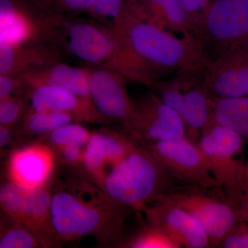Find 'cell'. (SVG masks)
Here are the masks:
<instances>
[{
    "mask_svg": "<svg viewBox=\"0 0 248 248\" xmlns=\"http://www.w3.org/2000/svg\"><path fill=\"white\" fill-rule=\"evenodd\" d=\"M203 78L210 97H248V53L232 49L206 63Z\"/></svg>",
    "mask_w": 248,
    "mask_h": 248,
    "instance_id": "13",
    "label": "cell"
},
{
    "mask_svg": "<svg viewBox=\"0 0 248 248\" xmlns=\"http://www.w3.org/2000/svg\"><path fill=\"white\" fill-rule=\"evenodd\" d=\"M91 132L78 122L64 124L44 137L52 149L68 144H78L86 147Z\"/></svg>",
    "mask_w": 248,
    "mask_h": 248,
    "instance_id": "26",
    "label": "cell"
},
{
    "mask_svg": "<svg viewBox=\"0 0 248 248\" xmlns=\"http://www.w3.org/2000/svg\"><path fill=\"white\" fill-rule=\"evenodd\" d=\"M60 46L93 68L120 73L126 79V58L120 41L108 26L92 19L59 17ZM127 80V79H126Z\"/></svg>",
    "mask_w": 248,
    "mask_h": 248,
    "instance_id": "4",
    "label": "cell"
},
{
    "mask_svg": "<svg viewBox=\"0 0 248 248\" xmlns=\"http://www.w3.org/2000/svg\"><path fill=\"white\" fill-rule=\"evenodd\" d=\"M63 49L48 42L9 45L0 43V75L22 77L61 62Z\"/></svg>",
    "mask_w": 248,
    "mask_h": 248,
    "instance_id": "19",
    "label": "cell"
},
{
    "mask_svg": "<svg viewBox=\"0 0 248 248\" xmlns=\"http://www.w3.org/2000/svg\"><path fill=\"white\" fill-rule=\"evenodd\" d=\"M55 157L48 145L34 143L18 148L8 163L9 181L28 187L46 185L53 175Z\"/></svg>",
    "mask_w": 248,
    "mask_h": 248,
    "instance_id": "18",
    "label": "cell"
},
{
    "mask_svg": "<svg viewBox=\"0 0 248 248\" xmlns=\"http://www.w3.org/2000/svg\"><path fill=\"white\" fill-rule=\"evenodd\" d=\"M213 0H182L192 34L196 37Z\"/></svg>",
    "mask_w": 248,
    "mask_h": 248,
    "instance_id": "30",
    "label": "cell"
},
{
    "mask_svg": "<svg viewBox=\"0 0 248 248\" xmlns=\"http://www.w3.org/2000/svg\"><path fill=\"white\" fill-rule=\"evenodd\" d=\"M218 247L248 248V223L239 221L228 232Z\"/></svg>",
    "mask_w": 248,
    "mask_h": 248,
    "instance_id": "31",
    "label": "cell"
},
{
    "mask_svg": "<svg viewBox=\"0 0 248 248\" xmlns=\"http://www.w3.org/2000/svg\"><path fill=\"white\" fill-rule=\"evenodd\" d=\"M244 143L241 135L211 119L198 142L214 177L226 192L227 200L236 207L245 189V164L239 159Z\"/></svg>",
    "mask_w": 248,
    "mask_h": 248,
    "instance_id": "5",
    "label": "cell"
},
{
    "mask_svg": "<svg viewBox=\"0 0 248 248\" xmlns=\"http://www.w3.org/2000/svg\"><path fill=\"white\" fill-rule=\"evenodd\" d=\"M162 162L171 175L180 182L204 189H222L212 173L198 144L187 137L175 140L143 142Z\"/></svg>",
    "mask_w": 248,
    "mask_h": 248,
    "instance_id": "8",
    "label": "cell"
},
{
    "mask_svg": "<svg viewBox=\"0 0 248 248\" xmlns=\"http://www.w3.org/2000/svg\"><path fill=\"white\" fill-rule=\"evenodd\" d=\"M108 27L125 53L128 81L152 88L179 72L202 69L208 62L197 37L161 27L138 1L125 0L122 14Z\"/></svg>",
    "mask_w": 248,
    "mask_h": 248,
    "instance_id": "1",
    "label": "cell"
},
{
    "mask_svg": "<svg viewBox=\"0 0 248 248\" xmlns=\"http://www.w3.org/2000/svg\"><path fill=\"white\" fill-rule=\"evenodd\" d=\"M204 68L175 74L182 94L180 116L185 127L186 136L197 144L202 130L210 119V97L204 85Z\"/></svg>",
    "mask_w": 248,
    "mask_h": 248,
    "instance_id": "17",
    "label": "cell"
},
{
    "mask_svg": "<svg viewBox=\"0 0 248 248\" xmlns=\"http://www.w3.org/2000/svg\"><path fill=\"white\" fill-rule=\"evenodd\" d=\"M210 119L248 141V97H210Z\"/></svg>",
    "mask_w": 248,
    "mask_h": 248,
    "instance_id": "22",
    "label": "cell"
},
{
    "mask_svg": "<svg viewBox=\"0 0 248 248\" xmlns=\"http://www.w3.org/2000/svg\"><path fill=\"white\" fill-rule=\"evenodd\" d=\"M121 246L131 248H179L169 236L149 224Z\"/></svg>",
    "mask_w": 248,
    "mask_h": 248,
    "instance_id": "27",
    "label": "cell"
},
{
    "mask_svg": "<svg viewBox=\"0 0 248 248\" xmlns=\"http://www.w3.org/2000/svg\"><path fill=\"white\" fill-rule=\"evenodd\" d=\"M12 127L0 124V148L1 151L9 147L13 141Z\"/></svg>",
    "mask_w": 248,
    "mask_h": 248,
    "instance_id": "34",
    "label": "cell"
},
{
    "mask_svg": "<svg viewBox=\"0 0 248 248\" xmlns=\"http://www.w3.org/2000/svg\"><path fill=\"white\" fill-rule=\"evenodd\" d=\"M142 212L148 224L169 236L179 248L210 247L203 227L183 209L165 202H154Z\"/></svg>",
    "mask_w": 248,
    "mask_h": 248,
    "instance_id": "14",
    "label": "cell"
},
{
    "mask_svg": "<svg viewBox=\"0 0 248 248\" xmlns=\"http://www.w3.org/2000/svg\"><path fill=\"white\" fill-rule=\"evenodd\" d=\"M24 98L19 94L0 101V124L13 128L21 120L29 108Z\"/></svg>",
    "mask_w": 248,
    "mask_h": 248,
    "instance_id": "28",
    "label": "cell"
},
{
    "mask_svg": "<svg viewBox=\"0 0 248 248\" xmlns=\"http://www.w3.org/2000/svg\"><path fill=\"white\" fill-rule=\"evenodd\" d=\"M138 1L149 17L161 27L179 35H193L182 0Z\"/></svg>",
    "mask_w": 248,
    "mask_h": 248,
    "instance_id": "21",
    "label": "cell"
},
{
    "mask_svg": "<svg viewBox=\"0 0 248 248\" xmlns=\"http://www.w3.org/2000/svg\"><path fill=\"white\" fill-rule=\"evenodd\" d=\"M19 94H24L22 78L11 75H0V101Z\"/></svg>",
    "mask_w": 248,
    "mask_h": 248,
    "instance_id": "32",
    "label": "cell"
},
{
    "mask_svg": "<svg viewBox=\"0 0 248 248\" xmlns=\"http://www.w3.org/2000/svg\"><path fill=\"white\" fill-rule=\"evenodd\" d=\"M244 179L245 187H248V161L245 164Z\"/></svg>",
    "mask_w": 248,
    "mask_h": 248,
    "instance_id": "35",
    "label": "cell"
},
{
    "mask_svg": "<svg viewBox=\"0 0 248 248\" xmlns=\"http://www.w3.org/2000/svg\"><path fill=\"white\" fill-rule=\"evenodd\" d=\"M196 37L208 62L237 47L248 37V0H213Z\"/></svg>",
    "mask_w": 248,
    "mask_h": 248,
    "instance_id": "7",
    "label": "cell"
},
{
    "mask_svg": "<svg viewBox=\"0 0 248 248\" xmlns=\"http://www.w3.org/2000/svg\"><path fill=\"white\" fill-rule=\"evenodd\" d=\"M175 180L151 151L137 146L108 172L99 187L117 202L142 211L160 196L182 190Z\"/></svg>",
    "mask_w": 248,
    "mask_h": 248,
    "instance_id": "3",
    "label": "cell"
},
{
    "mask_svg": "<svg viewBox=\"0 0 248 248\" xmlns=\"http://www.w3.org/2000/svg\"><path fill=\"white\" fill-rule=\"evenodd\" d=\"M90 67L71 66L58 62L22 77L27 87L50 85L71 91L80 98L93 102L89 90Z\"/></svg>",
    "mask_w": 248,
    "mask_h": 248,
    "instance_id": "20",
    "label": "cell"
},
{
    "mask_svg": "<svg viewBox=\"0 0 248 248\" xmlns=\"http://www.w3.org/2000/svg\"><path fill=\"white\" fill-rule=\"evenodd\" d=\"M20 121V131L23 135L40 137L46 136L62 125L75 122L73 116L68 112L29 108Z\"/></svg>",
    "mask_w": 248,
    "mask_h": 248,
    "instance_id": "23",
    "label": "cell"
},
{
    "mask_svg": "<svg viewBox=\"0 0 248 248\" xmlns=\"http://www.w3.org/2000/svg\"><path fill=\"white\" fill-rule=\"evenodd\" d=\"M40 42L60 46L57 17L37 12L24 0H0V43Z\"/></svg>",
    "mask_w": 248,
    "mask_h": 248,
    "instance_id": "10",
    "label": "cell"
},
{
    "mask_svg": "<svg viewBox=\"0 0 248 248\" xmlns=\"http://www.w3.org/2000/svg\"><path fill=\"white\" fill-rule=\"evenodd\" d=\"M125 4V0H94L88 14L94 20L110 26L120 17Z\"/></svg>",
    "mask_w": 248,
    "mask_h": 248,
    "instance_id": "29",
    "label": "cell"
},
{
    "mask_svg": "<svg viewBox=\"0 0 248 248\" xmlns=\"http://www.w3.org/2000/svg\"><path fill=\"white\" fill-rule=\"evenodd\" d=\"M136 146L129 135L127 137L107 130L91 133L85 147L82 161L91 182L100 185L108 172Z\"/></svg>",
    "mask_w": 248,
    "mask_h": 248,
    "instance_id": "15",
    "label": "cell"
},
{
    "mask_svg": "<svg viewBox=\"0 0 248 248\" xmlns=\"http://www.w3.org/2000/svg\"><path fill=\"white\" fill-rule=\"evenodd\" d=\"M51 186L28 187L9 180L0 189L2 213L27 228L45 248L60 247L63 242L52 220Z\"/></svg>",
    "mask_w": 248,
    "mask_h": 248,
    "instance_id": "6",
    "label": "cell"
},
{
    "mask_svg": "<svg viewBox=\"0 0 248 248\" xmlns=\"http://www.w3.org/2000/svg\"><path fill=\"white\" fill-rule=\"evenodd\" d=\"M129 1H140V0H129Z\"/></svg>",
    "mask_w": 248,
    "mask_h": 248,
    "instance_id": "37",
    "label": "cell"
},
{
    "mask_svg": "<svg viewBox=\"0 0 248 248\" xmlns=\"http://www.w3.org/2000/svg\"><path fill=\"white\" fill-rule=\"evenodd\" d=\"M237 47L238 48L242 49L243 50H244L245 52L248 53V37L244 42H243L241 45L238 46Z\"/></svg>",
    "mask_w": 248,
    "mask_h": 248,
    "instance_id": "36",
    "label": "cell"
},
{
    "mask_svg": "<svg viewBox=\"0 0 248 248\" xmlns=\"http://www.w3.org/2000/svg\"><path fill=\"white\" fill-rule=\"evenodd\" d=\"M136 104L138 123L128 134L134 141H166L186 136L182 117L165 104L154 91L147 93Z\"/></svg>",
    "mask_w": 248,
    "mask_h": 248,
    "instance_id": "12",
    "label": "cell"
},
{
    "mask_svg": "<svg viewBox=\"0 0 248 248\" xmlns=\"http://www.w3.org/2000/svg\"><path fill=\"white\" fill-rule=\"evenodd\" d=\"M24 95L30 102L29 108L31 110L68 112L73 116L75 122L78 123H109L98 112L93 102L85 100L71 91L58 86H25Z\"/></svg>",
    "mask_w": 248,
    "mask_h": 248,
    "instance_id": "16",
    "label": "cell"
},
{
    "mask_svg": "<svg viewBox=\"0 0 248 248\" xmlns=\"http://www.w3.org/2000/svg\"><path fill=\"white\" fill-rule=\"evenodd\" d=\"M155 202L172 204L190 214L206 231L210 247H218L227 233L241 221L237 207L229 201L225 202L200 191L181 190L160 196Z\"/></svg>",
    "mask_w": 248,
    "mask_h": 248,
    "instance_id": "9",
    "label": "cell"
},
{
    "mask_svg": "<svg viewBox=\"0 0 248 248\" xmlns=\"http://www.w3.org/2000/svg\"><path fill=\"white\" fill-rule=\"evenodd\" d=\"M52 186V220L63 242L93 236L102 246H121L130 207L91 181H58Z\"/></svg>",
    "mask_w": 248,
    "mask_h": 248,
    "instance_id": "2",
    "label": "cell"
},
{
    "mask_svg": "<svg viewBox=\"0 0 248 248\" xmlns=\"http://www.w3.org/2000/svg\"><path fill=\"white\" fill-rule=\"evenodd\" d=\"M4 217L1 222L0 248L42 247L37 238L27 228L5 214Z\"/></svg>",
    "mask_w": 248,
    "mask_h": 248,
    "instance_id": "25",
    "label": "cell"
},
{
    "mask_svg": "<svg viewBox=\"0 0 248 248\" xmlns=\"http://www.w3.org/2000/svg\"><path fill=\"white\" fill-rule=\"evenodd\" d=\"M53 151L64 163L71 165L82 164L85 147L78 144H68L54 148Z\"/></svg>",
    "mask_w": 248,
    "mask_h": 248,
    "instance_id": "33",
    "label": "cell"
},
{
    "mask_svg": "<svg viewBox=\"0 0 248 248\" xmlns=\"http://www.w3.org/2000/svg\"><path fill=\"white\" fill-rule=\"evenodd\" d=\"M37 12L50 17H76L89 14L94 0H24Z\"/></svg>",
    "mask_w": 248,
    "mask_h": 248,
    "instance_id": "24",
    "label": "cell"
},
{
    "mask_svg": "<svg viewBox=\"0 0 248 248\" xmlns=\"http://www.w3.org/2000/svg\"><path fill=\"white\" fill-rule=\"evenodd\" d=\"M126 79L117 72L90 67L89 90L98 112L109 122H115L130 134L138 123L136 102L127 92Z\"/></svg>",
    "mask_w": 248,
    "mask_h": 248,
    "instance_id": "11",
    "label": "cell"
}]
</instances>
